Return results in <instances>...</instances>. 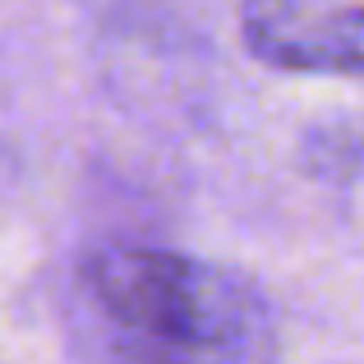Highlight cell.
I'll list each match as a JSON object with an SVG mask.
<instances>
[{"instance_id":"cell-1","label":"cell","mask_w":364,"mask_h":364,"mask_svg":"<svg viewBox=\"0 0 364 364\" xmlns=\"http://www.w3.org/2000/svg\"><path fill=\"white\" fill-rule=\"evenodd\" d=\"M74 314L102 364H277V318L249 277L152 245L97 249Z\"/></svg>"},{"instance_id":"cell-2","label":"cell","mask_w":364,"mask_h":364,"mask_svg":"<svg viewBox=\"0 0 364 364\" xmlns=\"http://www.w3.org/2000/svg\"><path fill=\"white\" fill-rule=\"evenodd\" d=\"M240 37L272 70L364 83V0H240Z\"/></svg>"},{"instance_id":"cell-3","label":"cell","mask_w":364,"mask_h":364,"mask_svg":"<svg viewBox=\"0 0 364 364\" xmlns=\"http://www.w3.org/2000/svg\"><path fill=\"white\" fill-rule=\"evenodd\" d=\"M97 5H134V0H97Z\"/></svg>"}]
</instances>
